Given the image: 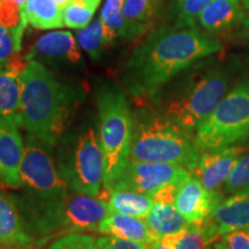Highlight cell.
Masks as SVG:
<instances>
[{"label":"cell","mask_w":249,"mask_h":249,"mask_svg":"<svg viewBox=\"0 0 249 249\" xmlns=\"http://www.w3.org/2000/svg\"><path fill=\"white\" fill-rule=\"evenodd\" d=\"M222 49L218 40L196 27L160 28L133 50L121 79L134 97L152 98L181 71Z\"/></svg>","instance_id":"1"},{"label":"cell","mask_w":249,"mask_h":249,"mask_svg":"<svg viewBox=\"0 0 249 249\" xmlns=\"http://www.w3.org/2000/svg\"><path fill=\"white\" fill-rule=\"evenodd\" d=\"M80 91L62 82L45 65L29 60L21 74V127L50 148L71 123Z\"/></svg>","instance_id":"2"},{"label":"cell","mask_w":249,"mask_h":249,"mask_svg":"<svg viewBox=\"0 0 249 249\" xmlns=\"http://www.w3.org/2000/svg\"><path fill=\"white\" fill-rule=\"evenodd\" d=\"M198 62L181 71L151 98L156 110L193 138L225 97L230 87L225 68Z\"/></svg>","instance_id":"3"},{"label":"cell","mask_w":249,"mask_h":249,"mask_svg":"<svg viewBox=\"0 0 249 249\" xmlns=\"http://www.w3.org/2000/svg\"><path fill=\"white\" fill-rule=\"evenodd\" d=\"M13 201L27 232L34 238L98 231L99 224L110 213L107 200L75 192L55 200L38 201L22 195Z\"/></svg>","instance_id":"4"},{"label":"cell","mask_w":249,"mask_h":249,"mask_svg":"<svg viewBox=\"0 0 249 249\" xmlns=\"http://www.w3.org/2000/svg\"><path fill=\"white\" fill-rule=\"evenodd\" d=\"M201 150L194 138L156 108L133 112V136L129 160L171 163L195 170Z\"/></svg>","instance_id":"5"},{"label":"cell","mask_w":249,"mask_h":249,"mask_svg":"<svg viewBox=\"0 0 249 249\" xmlns=\"http://www.w3.org/2000/svg\"><path fill=\"white\" fill-rule=\"evenodd\" d=\"M98 135L104 157L103 188L110 191L129 161L133 111L119 83L105 81L96 90Z\"/></svg>","instance_id":"6"},{"label":"cell","mask_w":249,"mask_h":249,"mask_svg":"<svg viewBox=\"0 0 249 249\" xmlns=\"http://www.w3.org/2000/svg\"><path fill=\"white\" fill-rule=\"evenodd\" d=\"M55 165L60 178L71 192L89 196L101 194L104 157L99 135L90 124L60 139Z\"/></svg>","instance_id":"7"},{"label":"cell","mask_w":249,"mask_h":249,"mask_svg":"<svg viewBox=\"0 0 249 249\" xmlns=\"http://www.w3.org/2000/svg\"><path fill=\"white\" fill-rule=\"evenodd\" d=\"M201 151L242 144L249 141V80L225 95L194 135Z\"/></svg>","instance_id":"8"},{"label":"cell","mask_w":249,"mask_h":249,"mask_svg":"<svg viewBox=\"0 0 249 249\" xmlns=\"http://www.w3.org/2000/svg\"><path fill=\"white\" fill-rule=\"evenodd\" d=\"M50 149L33 134H27L20 167L26 197L48 201L66 197L70 194V188L59 176Z\"/></svg>","instance_id":"9"},{"label":"cell","mask_w":249,"mask_h":249,"mask_svg":"<svg viewBox=\"0 0 249 249\" xmlns=\"http://www.w3.org/2000/svg\"><path fill=\"white\" fill-rule=\"evenodd\" d=\"M191 174V171L177 164L129 160L110 191L129 189L154 197L165 187L181 185Z\"/></svg>","instance_id":"10"},{"label":"cell","mask_w":249,"mask_h":249,"mask_svg":"<svg viewBox=\"0 0 249 249\" xmlns=\"http://www.w3.org/2000/svg\"><path fill=\"white\" fill-rule=\"evenodd\" d=\"M26 58L65 70H80L85 65L82 49L73 34L66 30L51 31L39 37Z\"/></svg>","instance_id":"11"},{"label":"cell","mask_w":249,"mask_h":249,"mask_svg":"<svg viewBox=\"0 0 249 249\" xmlns=\"http://www.w3.org/2000/svg\"><path fill=\"white\" fill-rule=\"evenodd\" d=\"M248 151L249 144H235L210 151H201L197 165L192 174L200 180L208 191L217 192L225 183L238 160Z\"/></svg>","instance_id":"12"},{"label":"cell","mask_w":249,"mask_h":249,"mask_svg":"<svg viewBox=\"0 0 249 249\" xmlns=\"http://www.w3.org/2000/svg\"><path fill=\"white\" fill-rule=\"evenodd\" d=\"M225 198L222 192L208 191L194 174L179 186L174 205L189 224H202Z\"/></svg>","instance_id":"13"},{"label":"cell","mask_w":249,"mask_h":249,"mask_svg":"<svg viewBox=\"0 0 249 249\" xmlns=\"http://www.w3.org/2000/svg\"><path fill=\"white\" fill-rule=\"evenodd\" d=\"M18 124L0 116V182L21 188L20 167L22 163L24 142Z\"/></svg>","instance_id":"14"},{"label":"cell","mask_w":249,"mask_h":249,"mask_svg":"<svg viewBox=\"0 0 249 249\" xmlns=\"http://www.w3.org/2000/svg\"><path fill=\"white\" fill-rule=\"evenodd\" d=\"M202 224L214 241L227 232L249 229V193L224 198Z\"/></svg>","instance_id":"15"},{"label":"cell","mask_w":249,"mask_h":249,"mask_svg":"<svg viewBox=\"0 0 249 249\" xmlns=\"http://www.w3.org/2000/svg\"><path fill=\"white\" fill-rule=\"evenodd\" d=\"M29 60L13 55L0 65V116L21 127V74Z\"/></svg>","instance_id":"16"},{"label":"cell","mask_w":249,"mask_h":249,"mask_svg":"<svg viewBox=\"0 0 249 249\" xmlns=\"http://www.w3.org/2000/svg\"><path fill=\"white\" fill-rule=\"evenodd\" d=\"M36 239L27 232L13 198L0 192V247L33 249Z\"/></svg>","instance_id":"17"},{"label":"cell","mask_w":249,"mask_h":249,"mask_svg":"<svg viewBox=\"0 0 249 249\" xmlns=\"http://www.w3.org/2000/svg\"><path fill=\"white\" fill-rule=\"evenodd\" d=\"M102 234L149 245L154 240L143 218L120 213H110L102 220L98 231Z\"/></svg>","instance_id":"18"},{"label":"cell","mask_w":249,"mask_h":249,"mask_svg":"<svg viewBox=\"0 0 249 249\" xmlns=\"http://www.w3.org/2000/svg\"><path fill=\"white\" fill-rule=\"evenodd\" d=\"M154 239L182 232L189 223L173 203L155 202L150 213L144 218Z\"/></svg>","instance_id":"19"},{"label":"cell","mask_w":249,"mask_h":249,"mask_svg":"<svg viewBox=\"0 0 249 249\" xmlns=\"http://www.w3.org/2000/svg\"><path fill=\"white\" fill-rule=\"evenodd\" d=\"M241 17L239 0H213L198 17V23L208 33H219L238 22Z\"/></svg>","instance_id":"20"},{"label":"cell","mask_w":249,"mask_h":249,"mask_svg":"<svg viewBox=\"0 0 249 249\" xmlns=\"http://www.w3.org/2000/svg\"><path fill=\"white\" fill-rule=\"evenodd\" d=\"M108 193L107 205L110 213H120L143 218L148 216L155 204L154 197L129 189H112Z\"/></svg>","instance_id":"21"},{"label":"cell","mask_w":249,"mask_h":249,"mask_svg":"<svg viewBox=\"0 0 249 249\" xmlns=\"http://www.w3.org/2000/svg\"><path fill=\"white\" fill-rule=\"evenodd\" d=\"M158 0H124L123 13L128 24L130 40L141 37L151 27Z\"/></svg>","instance_id":"22"},{"label":"cell","mask_w":249,"mask_h":249,"mask_svg":"<svg viewBox=\"0 0 249 249\" xmlns=\"http://www.w3.org/2000/svg\"><path fill=\"white\" fill-rule=\"evenodd\" d=\"M124 0H105L101 9L103 34L107 45L113 44L118 39L130 40L128 24L124 18L123 7Z\"/></svg>","instance_id":"23"},{"label":"cell","mask_w":249,"mask_h":249,"mask_svg":"<svg viewBox=\"0 0 249 249\" xmlns=\"http://www.w3.org/2000/svg\"><path fill=\"white\" fill-rule=\"evenodd\" d=\"M28 23L36 29L51 30L64 27L62 9L55 0H27Z\"/></svg>","instance_id":"24"},{"label":"cell","mask_w":249,"mask_h":249,"mask_svg":"<svg viewBox=\"0 0 249 249\" xmlns=\"http://www.w3.org/2000/svg\"><path fill=\"white\" fill-rule=\"evenodd\" d=\"M0 24L13 35L18 51H20L28 24L26 8L14 0H0Z\"/></svg>","instance_id":"25"},{"label":"cell","mask_w":249,"mask_h":249,"mask_svg":"<svg viewBox=\"0 0 249 249\" xmlns=\"http://www.w3.org/2000/svg\"><path fill=\"white\" fill-rule=\"evenodd\" d=\"M101 0H71L62 8L64 26L71 29H82L92 21Z\"/></svg>","instance_id":"26"},{"label":"cell","mask_w":249,"mask_h":249,"mask_svg":"<svg viewBox=\"0 0 249 249\" xmlns=\"http://www.w3.org/2000/svg\"><path fill=\"white\" fill-rule=\"evenodd\" d=\"M75 38L80 48L89 55L92 60H101L103 52L107 44L103 34V24L101 18L92 20L88 26L76 33Z\"/></svg>","instance_id":"27"},{"label":"cell","mask_w":249,"mask_h":249,"mask_svg":"<svg viewBox=\"0 0 249 249\" xmlns=\"http://www.w3.org/2000/svg\"><path fill=\"white\" fill-rule=\"evenodd\" d=\"M213 242L203 224H189L182 232L174 234V249H204Z\"/></svg>","instance_id":"28"},{"label":"cell","mask_w":249,"mask_h":249,"mask_svg":"<svg viewBox=\"0 0 249 249\" xmlns=\"http://www.w3.org/2000/svg\"><path fill=\"white\" fill-rule=\"evenodd\" d=\"M213 0H173L176 12V27H196L203 9Z\"/></svg>","instance_id":"29"},{"label":"cell","mask_w":249,"mask_h":249,"mask_svg":"<svg viewBox=\"0 0 249 249\" xmlns=\"http://www.w3.org/2000/svg\"><path fill=\"white\" fill-rule=\"evenodd\" d=\"M223 194L231 196L249 193V151L242 156L223 185Z\"/></svg>","instance_id":"30"},{"label":"cell","mask_w":249,"mask_h":249,"mask_svg":"<svg viewBox=\"0 0 249 249\" xmlns=\"http://www.w3.org/2000/svg\"><path fill=\"white\" fill-rule=\"evenodd\" d=\"M48 249H101L97 239L82 232L68 233L52 242Z\"/></svg>","instance_id":"31"},{"label":"cell","mask_w":249,"mask_h":249,"mask_svg":"<svg viewBox=\"0 0 249 249\" xmlns=\"http://www.w3.org/2000/svg\"><path fill=\"white\" fill-rule=\"evenodd\" d=\"M214 249H249V229L227 232L213 242Z\"/></svg>","instance_id":"32"},{"label":"cell","mask_w":249,"mask_h":249,"mask_svg":"<svg viewBox=\"0 0 249 249\" xmlns=\"http://www.w3.org/2000/svg\"><path fill=\"white\" fill-rule=\"evenodd\" d=\"M97 244L101 249H150L148 245L141 242H134L114 236H99Z\"/></svg>","instance_id":"33"},{"label":"cell","mask_w":249,"mask_h":249,"mask_svg":"<svg viewBox=\"0 0 249 249\" xmlns=\"http://www.w3.org/2000/svg\"><path fill=\"white\" fill-rule=\"evenodd\" d=\"M18 52L13 35L0 24V65L7 62Z\"/></svg>","instance_id":"34"},{"label":"cell","mask_w":249,"mask_h":249,"mask_svg":"<svg viewBox=\"0 0 249 249\" xmlns=\"http://www.w3.org/2000/svg\"><path fill=\"white\" fill-rule=\"evenodd\" d=\"M148 247L150 249H174V234L160 239H154L148 245Z\"/></svg>","instance_id":"35"},{"label":"cell","mask_w":249,"mask_h":249,"mask_svg":"<svg viewBox=\"0 0 249 249\" xmlns=\"http://www.w3.org/2000/svg\"><path fill=\"white\" fill-rule=\"evenodd\" d=\"M242 2H244V6H245V9L247 11V21H246V26L247 28H249V0H242Z\"/></svg>","instance_id":"36"},{"label":"cell","mask_w":249,"mask_h":249,"mask_svg":"<svg viewBox=\"0 0 249 249\" xmlns=\"http://www.w3.org/2000/svg\"><path fill=\"white\" fill-rule=\"evenodd\" d=\"M55 1H57V4H58L59 6H60L61 9H62V8L65 7V6H66V5L68 4V2L71 1V0H55Z\"/></svg>","instance_id":"37"},{"label":"cell","mask_w":249,"mask_h":249,"mask_svg":"<svg viewBox=\"0 0 249 249\" xmlns=\"http://www.w3.org/2000/svg\"><path fill=\"white\" fill-rule=\"evenodd\" d=\"M14 1H17L18 4H20L21 6H22V7L26 8V2H27V0H14Z\"/></svg>","instance_id":"38"},{"label":"cell","mask_w":249,"mask_h":249,"mask_svg":"<svg viewBox=\"0 0 249 249\" xmlns=\"http://www.w3.org/2000/svg\"><path fill=\"white\" fill-rule=\"evenodd\" d=\"M204 249H214L213 247H210V246H208V247H205Z\"/></svg>","instance_id":"39"}]
</instances>
